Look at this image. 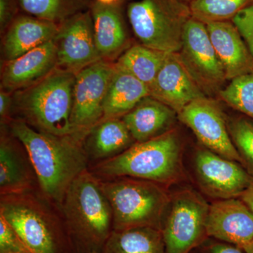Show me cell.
<instances>
[{
    "instance_id": "1",
    "label": "cell",
    "mask_w": 253,
    "mask_h": 253,
    "mask_svg": "<svg viewBox=\"0 0 253 253\" xmlns=\"http://www.w3.org/2000/svg\"><path fill=\"white\" fill-rule=\"evenodd\" d=\"M4 126L27 151L43 194L61 207L73 181L88 169L83 143L72 136L41 132L19 118H13Z\"/></svg>"
},
{
    "instance_id": "2",
    "label": "cell",
    "mask_w": 253,
    "mask_h": 253,
    "mask_svg": "<svg viewBox=\"0 0 253 253\" xmlns=\"http://www.w3.org/2000/svg\"><path fill=\"white\" fill-rule=\"evenodd\" d=\"M60 208L73 253H102L113 231V212L99 179L88 169L82 173Z\"/></svg>"
},
{
    "instance_id": "3",
    "label": "cell",
    "mask_w": 253,
    "mask_h": 253,
    "mask_svg": "<svg viewBox=\"0 0 253 253\" xmlns=\"http://www.w3.org/2000/svg\"><path fill=\"white\" fill-rule=\"evenodd\" d=\"M183 146L178 131L172 129L98 163L91 172L101 180L131 177L168 187L184 180Z\"/></svg>"
},
{
    "instance_id": "4",
    "label": "cell",
    "mask_w": 253,
    "mask_h": 253,
    "mask_svg": "<svg viewBox=\"0 0 253 253\" xmlns=\"http://www.w3.org/2000/svg\"><path fill=\"white\" fill-rule=\"evenodd\" d=\"M75 81L76 74L56 68L36 84L13 93L12 114L41 132L76 138L71 124Z\"/></svg>"
},
{
    "instance_id": "5",
    "label": "cell",
    "mask_w": 253,
    "mask_h": 253,
    "mask_svg": "<svg viewBox=\"0 0 253 253\" xmlns=\"http://www.w3.org/2000/svg\"><path fill=\"white\" fill-rule=\"evenodd\" d=\"M99 180L112 208L113 230L151 227L162 231L172 196L167 187L136 178Z\"/></svg>"
},
{
    "instance_id": "6",
    "label": "cell",
    "mask_w": 253,
    "mask_h": 253,
    "mask_svg": "<svg viewBox=\"0 0 253 253\" xmlns=\"http://www.w3.org/2000/svg\"><path fill=\"white\" fill-rule=\"evenodd\" d=\"M0 214L32 253H73L64 224L31 191L1 196Z\"/></svg>"
},
{
    "instance_id": "7",
    "label": "cell",
    "mask_w": 253,
    "mask_h": 253,
    "mask_svg": "<svg viewBox=\"0 0 253 253\" xmlns=\"http://www.w3.org/2000/svg\"><path fill=\"white\" fill-rule=\"evenodd\" d=\"M128 20L139 44L167 53L179 52L183 33L192 17L181 0H139L129 3Z\"/></svg>"
},
{
    "instance_id": "8",
    "label": "cell",
    "mask_w": 253,
    "mask_h": 253,
    "mask_svg": "<svg viewBox=\"0 0 253 253\" xmlns=\"http://www.w3.org/2000/svg\"><path fill=\"white\" fill-rule=\"evenodd\" d=\"M210 205L197 191L184 189L171 196L162 228L166 253H191L208 239Z\"/></svg>"
},
{
    "instance_id": "9",
    "label": "cell",
    "mask_w": 253,
    "mask_h": 253,
    "mask_svg": "<svg viewBox=\"0 0 253 253\" xmlns=\"http://www.w3.org/2000/svg\"><path fill=\"white\" fill-rule=\"evenodd\" d=\"M176 54L208 97L219 94L225 86L227 81L225 71L204 23L190 18L183 33L181 49Z\"/></svg>"
},
{
    "instance_id": "10",
    "label": "cell",
    "mask_w": 253,
    "mask_h": 253,
    "mask_svg": "<svg viewBox=\"0 0 253 253\" xmlns=\"http://www.w3.org/2000/svg\"><path fill=\"white\" fill-rule=\"evenodd\" d=\"M115 63L101 60L76 74L71 124L83 143L87 133L103 119L105 98Z\"/></svg>"
},
{
    "instance_id": "11",
    "label": "cell",
    "mask_w": 253,
    "mask_h": 253,
    "mask_svg": "<svg viewBox=\"0 0 253 253\" xmlns=\"http://www.w3.org/2000/svg\"><path fill=\"white\" fill-rule=\"evenodd\" d=\"M194 170L200 188L213 199L240 198L253 186V176L241 163L204 146L196 150Z\"/></svg>"
},
{
    "instance_id": "12",
    "label": "cell",
    "mask_w": 253,
    "mask_h": 253,
    "mask_svg": "<svg viewBox=\"0 0 253 253\" xmlns=\"http://www.w3.org/2000/svg\"><path fill=\"white\" fill-rule=\"evenodd\" d=\"M177 119L192 130L204 148L243 166L224 113L212 98L191 103L178 113Z\"/></svg>"
},
{
    "instance_id": "13",
    "label": "cell",
    "mask_w": 253,
    "mask_h": 253,
    "mask_svg": "<svg viewBox=\"0 0 253 253\" xmlns=\"http://www.w3.org/2000/svg\"><path fill=\"white\" fill-rule=\"evenodd\" d=\"M57 51V68L77 74L101 61L95 42L90 9L82 11L59 26L54 39Z\"/></svg>"
},
{
    "instance_id": "14",
    "label": "cell",
    "mask_w": 253,
    "mask_h": 253,
    "mask_svg": "<svg viewBox=\"0 0 253 253\" xmlns=\"http://www.w3.org/2000/svg\"><path fill=\"white\" fill-rule=\"evenodd\" d=\"M208 237L244 249L253 239V211L239 198L217 200L210 205Z\"/></svg>"
},
{
    "instance_id": "15",
    "label": "cell",
    "mask_w": 253,
    "mask_h": 253,
    "mask_svg": "<svg viewBox=\"0 0 253 253\" xmlns=\"http://www.w3.org/2000/svg\"><path fill=\"white\" fill-rule=\"evenodd\" d=\"M149 89L150 96L167 105L177 114L194 101L208 97L176 54H168Z\"/></svg>"
},
{
    "instance_id": "16",
    "label": "cell",
    "mask_w": 253,
    "mask_h": 253,
    "mask_svg": "<svg viewBox=\"0 0 253 253\" xmlns=\"http://www.w3.org/2000/svg\"><path fill=\"white\" fill-rule=\"evenodd\" d=\"M89 9L100 58L115 63L131 45L123 14V0L109 4L93 0Z\"/></svg>"
},
{
    "instance_id": "17",
    "label": "cell",
    "mask_w": 253,
    "mask_h": 253,
    "mask_svg": "<svg viewBox=\"0 0 253 253\" xmlns=\"http://www.w3.org/2000/svg\"><path fill=\"white\" fill-rule=\"evenodd\" d=\"M56 67L57 51L53 40L16 59L2 63L1 89L13 94L36 84Z\"/></svg>"
},
{
    "instance_id": "18",
    "label": "cell",
    "mask_w": 253,
    "mask_h": 253,
    "mask_svg": "<svg viewBox=\"0 0 253 253\" xmlns=\"http://www.w3.org/2000/svg\"><path fill=\"white\" fill-rule=\"evenodd\" d=\"M0 193L18 194L31 191L36 174L27 151L6 126L1 125Z\"/></svg>"
},
{
    "instance_id": "19",
    "label": "cell",
    "mask_w": 253,
    "mask_h": 253,
    "mask_svg": "<svg viewBox=\"0 0 253 253\" xmlns=\"http://www.w3.org/2000/svg\"><path fill=\"white\" fill-rule=\"evenodd\" d=\"M206 25L210 39L225 71L226 79L253 72V56L232 21Z\"/></svg>"
},
{
    "instance_id": "20",
    "label": "cell",
    "mask_w": 253,
    "mask_h": 253,
    "mask_svg": "<svg viewBox=\"0 0 253 253\" xmlns=\"http://www.w3.org/2000/svg\"><path fill=\"white\" fill-rule=\"evenodd\" d=\"M59 29V26L56 23L20 14L2 35V63L16 59L53 41Z\"/></svg>"
},
{
    "instance_id": "21",
    "label": "cell",
    "mask_w": 253,
    "mask_h": 253,
    "mask_svg": "<svg viewBox=\"0 0 253 253\" xmlns=\"http://www.w3.org/2000/svg\"><path fill=\"white\" fill-rule=\"evenodd\" d=\"M177 113L149 96L122 118L135 142L151 140L172 129Z\"/></svg>"
},
{
    "instance_id": "22",
    "label": "cell",
    "mask_w": 253,
    "mask_h": 253,
    "mask_svg": "<svg viewBox=\"0 0 253 253\" xmlns=\"http://www.w3.org/2000/svg\"><path fill=\"white\" fill-rule=\"evenodd\" d=\"M135 141L122 118L102 120L91 129L83 140L89 160L106 161L129 149Z\"/></svg>"
},
{
    "instance_id": "23",
    "label": "cell",
    "mask_w": 253,
    "mask_h": 253,
    "mask_svg": "<svg viewBox=\"0 0 253 253\" xmlns=\"http://www.w3.org/2000/svg\"><path fill=\"white\" fill-rule=\"evenodd\" d=\"M149 96V86L115 66L105 98L102 120L122 118Z\"/></svg>"
},
{
    "instance_id": "24",
    "label": "cell",
    "mask_w": 253,
    "mask_h": 253,
    "mask_svg": "<svg viewBox=\"0 0 253 253\" xmlns=\"http://www.w3.org/2000/svg\"><path fill=\"white\" fill-rule=\"evenodd\" d=\"M102 253H166L162 231L151 227L113 230Z\"/></svg>"
},
{
    "instance_id": "25",
    "label": "cell",
    "mask_w": 253,
    "mask_h": 253,
    "mask_svg": "<svg viewBox=\"0 0 253 253\" xmlns=\"http://www.w3.org/2000/svg\"><path fill=\"white\" fill-rule=\"evenodd\" d=\"M168 54L141 44H131L116 60L115 66L130 73L150 89Z\"/></svg>"
},
{
    "instance_id": "26",
    "label": "cell",
    "mask_w": 253,
    "mask_h": 253,
    "mask_svg": "<svg viewBox=\"0 0 253 253\" xmlns=\"http://www.w3.org/2000/svg\"><path fill=\"white\" fill-rule=\"evenodd\" d=\"M23 14L60 25L89 9L93 0H18Z\"/></svg>"
},
{
    "instance_id": "27",
    "label": "cell",
    "mask_w": 253,
    "mask_h": 253,
    "mask_svg": "<svg viewBox=\"0 0 253 253\" xmlns=\"http://www.w3.org/2000/svg\"><path fill=\"white\" fill-rule=\"evenodd\" d=\"M253 0H194L189 3L191 16L201 22L225 21L232 19Z\"/></svg>"
},
{
    "instance_id": "28",
    "label": "cell",
    "mask_w": 253,
    "mask_h": 253,
    "mask_svg": "<svg viewBox=\"0 0 253 253\" xmlns=\"http://www.w3.org/2000/svg\"><path fill=\"white\" fill-rule=\"evenodd\" d=\"M218 96L228 106L253 121V72L231 80Z\"/></svg>"
},
{
    "instance_id": "29",
    "label": "cell",
    "mask_w": 253,
    "mask_h": 253,
    "mask_svg": "<svg viewBox=\"0 0 253 253\" xmlns=\"http://www.w3.org/2000/svg\"><path fill=\"white\" fill-rule=\"evenodd\" d=\"M228 123L233 143L243 161V166L253 176V121L246 116L233 118Z\"/></svg>"
},
{
    "instance_id": "30",
    "label": "cell",
    "mask_w": 253,
    "mask_h": 253,
    "mask_svg": "<svg viewBox=\"0 0 253 253\" xmlns=\"http://www.w3.org/2000/svg\"><path fill=\"white\" fill-rule=\"evenodd\" d=\"M0 253H32L9 222L0 214Z\"/></svg>"
},
{
    "instance_id": "31",
    "label": "cell",
    "mask_w": 253,
    "mask_h": 253,
    "mask_svg": "<svg viewBox=\"0 0 253 253\" xmlns=\"http://www.w3.org/2000/svg\"><path fill=\"white\" fill-rule=\"evenodd\" d=\"M253 56V0L231 19Z\"/></svg>"
},
{
    "instance_id": "32",
    "label": "cell",
    "mask_w": 253,
    "mask_h": 253,
    "mask_svg": "<svg viewBox=\"0 0 253 253\" xmlns=\"http://www.w3.org/2000/svg\"><path fill=\"white\" fill-rule=\"evenodd\" d=\"M18 0H0V32L2 36L10 24L20 14Z\"/></svg>"
},
{
    "instance_id": "33",
    "label": "cell",
    "mask_w": 253,
    "mask_h": 253,
    "mask_svg": "<svg viewBox=\"0 0 253 253\" xmlns=\"http://www.w3.org/2000/svg\"><path fill=\"white\" fill-rule=\"evenodd\" d=\"M197 249H199L200 253H246L244 250L234 245L216 239L211 241L209 238Z\"/></svg>"
},
{
    "instance_id": "34",
    "label": "cell",
    "mask_w": 253,
    "mask_h": 253,
    "mask_svg": "<svg viewBox=\"0 0 253 253\" xmlns=\"http://www.w3.org/2000/svg\"><path fill=\"white\" fill-rule=\"evenodd\" d=\"M13 95L7 91L0 90V118L1 125H6L12 119Z\"/></svg>"
},
{
    "instance_id": "35",
    "label": "cell",
    "mask_w": 253,
    "mask_h": 253,
    "mask_svg": "<svg viewBox=\"0 0 253 253\" xmlns=\"http://www.w3.org/2000/svg\"><path fill=\"white\" fill-rule=\"evenodd\" d=\"M253 211V186L239 198Z\"/></svg>"
},
{
    "instance_id": "36",
    "label": "cell",
    "mask_w": 253,
    "mask_h": 253,
    "mask_svg": "<svg viewBox=\"0 0 253 253\" xmlns=\"http://www.w3.org/2000/svg\"><path fill=\"white\" fill-rule=\"evenodd\" d=\"M244 252L246 253H253V239L250 244L244 248Z\"/></svg>"
},
{
    "instance_id": "37",
    "label": "cell",
    "mask_w": 253,
    "mask_h": 253,
    "mask_svg": "<svg viewBox=\"0 0 253 253\" xmlns=\"http://www.w3.org/2000/svg\"><path fill=\"white\" fill-rule=\"evenodd\" d=\"M100 2L104 3V4H113V3L117 2L119 0H98Z\"/></svg>"
},
{
    "instance_id": "38",
    "label": "cell",
    "mask_w": 253,
    "mask_h": 253,
    "mask_svg": "<svg viewBox=\"0 0 253 253\" xmlns=\"http://www.w3.org/2000/svg\"><path fill=\"white\" fill-rule=\"evenodd\" d=\"M182 1H184V2L188 3V4H189L190 2H191V1H194V0H181Z\"/></svg>"
},
{
    "instance_id": "39",
    "label": "cell",
    "mask_w": 253,
    "mask_h": 253,
    "mask_svg": "<svg viewBox=\"0 0 253 253\" xmlns=\"http://www.w3.org/2000/svg\"><path fill=\"white\" fill-rule=\"evenodd\" d=\"M99 253V252H92V253Z\"/></svg>"
},
{
    "instance_id": "40",
    "label": "cell",
    "mask_w": 253,
    "mask_h": 253,
    "mask_svg": "<svg viewBox=\"0 0 253 253\" xmlns=\"http://www.w3.org/2000/svg\"></svg>"
}]
</instances>
